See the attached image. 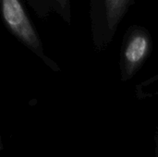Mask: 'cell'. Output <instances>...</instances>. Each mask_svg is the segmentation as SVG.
I'll return each instance as SVG.
<instances>
[{"label":"cell","mask_w":158,"mask_h":157,"mask_svg":"<svg viewBox=\"0 0 158 157\" xmlns=\"http://www.w3.org/2000/svg\"><path fill=\"white\" fill-rule=\"evenodd\" d=\"M54 13H56L62 19L70 24L71 21V8L70 0H52Z\"/></svg>","instance_id":"obj_5"},{"label":"cell","mask_w":158,"mask_h":157,"mask_svg":"<svg viewBox=\"0 0 158 157\" xmlns=\"http://www.w3.org/2000/svg\"><path fill=\"white\" fill-rule=\"evenodd\" d=\"M1 14L6 29L21 43L44 56L38 32L26 11L22 0H0Z\"/></svg>","instance_id":"obj_2"},{"label":"cell","mask_w":158,"mask_h":157,"mask_svg":"<svg viewBox=\"0 0 158 157\" xmlns=\"http://www.w3.org/2000/svg\"><path fill=\"white\" fill-rule=\"evenodd\" d=\"M151 48V37L148 31L142 26H131L126 36L124 45V58L130 65L142 62Z\"/></svg>","instance_id":"obj_3"},{"label":"cell","mask_w":158,"mask_h":157,"mask_svg":"<svg viewBox=\"0 0 158 157\" xmlns=\"http://www.w3.org/2000/svg\"><path fill=\"white\" fill-rule=\"evenodd\" d=\"M32 8L36 16L41 19H46L51 13H54L52 0H25Z\"/></svg>","instance_id":"obj_4"},{"label":"cell","mask_w":158,"mask_h":157,"mask_svg":"<svg viewBox=\"0 0 158 157\" xmlns=\"http://www.w3.org/2000/svg\"><path fill=\"white\" fill-rule=\"evenodd\" d=\"M134 4L135 0H89V15L95 40L101 43L110 40Z\"/></svg>","instance_id":"obj_1"}]
</instances>
